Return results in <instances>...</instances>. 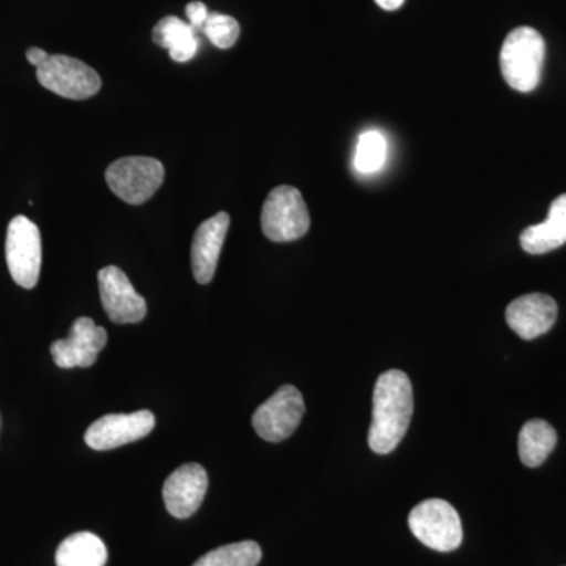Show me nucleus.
Here are the masks:
<instances>
[{
  "mask_svg": "<svg viewBox=\"0 0 566 566\" xmlns=\"http://www.w3.org/2000/svg\"><path fill=\"white\" fill-rule=\"evenodd\" d=\"M25 57H28L29 63H31V65L35 66L36 69V66H40L41 63L50 57V54H48L46 51L41 50V48H31V50L25 52Z\"/></svg>",
  "mask_w": 566,
  "mask_h": 566,
  "instance_id": "obj_23",
  "label": "nucleus"
},
{
  "mask_svg": "<svg viewBox=\"0 0 566 566\" xmlns=\"http://www.w3.org/2000/svg\"><path fill=\"white\" fill-rule=\"evenodd\" d=\"M311 229V214L303 196L293 186H277L264 200L262 230L274 243L300 240Z\"/></svg>",
  "mask_w": 566,
  "mask_h": 566,
  "instance_id": "obj_3",
  "label": "nucleus"
},
{
  "mask_svg": "<svg viewBox=\"0 0 566 566\" xmlns=\"http://www.w3.org/2000/svg\"><path fill=\"white\" fill-rule=\"evenodd\" d=\"M558 307L553 297L543 293L517 297L506 307L509 326L524 340H534L551 331L557 322Z\"/></svg>",
  "mask_w": 566,
  "mask_h": 566,
  "instance_id": "obj_13",
  "label": "nucleus"
},
{
  "mask_svg": "<svg viewBox=\"0 0 566 566\" xmlns=\"http://www.w3.org/2000/svg\"><path fill=\"white\" fill-rule=\"evenodd\" d=\"M230 216L226 211L200 223L192 240L191 262L196 281L207 285L214 277L222 245L229 232Z\"/></svg>",
  "mask_w": 566,
  "mask_h": 566,
  "instance_id": "obj_14",
  "label": "nucleus"
},
{
  "mask_svg": "<svg viewBox=\"0 0 566 566\" xmlns=\"http://www.w3.org/2000/svg\"><path fill=\"white\" fill-rule=\"evenodd\" d=\"M305 412L303 395L294 386H282L252 417L256 434L268 442H282L300 427Z\"/></svg>",
  "mask_w": 566,
  "mask_h": 566,
  "instance_id": "obj_8",
  "label": "nucleus"
},
{
  "mask_svg": "<svg viewBox=\"0 0 566 566\" xmlns=\"http://www.w3.org/2000/svg\"><path fill=\"white\" fill-rule=\"evenodd\" d=\"M103 307L112 323H139L147 315V303L120 268L106 266L98 273Z\"/></svg>",
  "mask_w": 566,
  "mask_h": 566,
  "instance_id": "obj_10",
  "label": "nucleus"
},
{
  "mask_svg": "<svg viewBox=\"0 0 566 566\" xmlns=\"http://www.w3.org/2000/svg\"><path fill=\"white\" fill-rule=\"evenodd\" d=\"M415 397L408 375L389 370L379 376L374 392V419L368 446L379 455L394 452L411 423Z\"/></svg>",
  "mask_w": 566,
  "mask_h": 566,
  "instance_id": "obj_1",
  "label": "nucleus"
},
{
  "mask_svg": "<svg viewBox=\"0 0 566 566\" xmlns=\"http://www.w3.org/2000/svg\"><path fill=\"white\" fill-rule=\"evenodd\" d=\"M107 344V333L87 316H81L71 326L70 335L51 346L52 359L61 368H88L98 359Z\"/></svg>",
  "mask_w": 566,
  "mask_h": 566,
  "instance_id": "obj_9",
  "label": "nucleus"
},
{
  "mask_svg": "<svg viewBox=\"0 0 566 566\" xmlns=\"http://www.w3.org/2000/svg\"><path fill=\"white\" fill-rule=\"evenodd\" d=\"M207 490L208 474L203 465H180L164 483L163 497L167 512L178 520L192 516L202 505Z\"/></svg>",
  "mask_w": 566,
  "mask_h": 566,
  "instance_id": "obj_12",
  "label": "nucleus"
},
{
  "mask_svg": "<svg viewBox=\"0 0 566 566\" xmlns=\"http://www.w3.org/2000/svg\"><path fill=\"white\" fill-rule=\"evenodd\" d=\"M208 9L207 6H205L203 2H199V0H196V2L188 3V7H186V17H188L189 24L192 25L193 29H203L205 22L208 20Z\"/></svg>",
  "mask_w": 566,
  "mask_h": 566,
  "instance_id": "obj_22",
  "label": "nucleus"
},
{
  "mask_svg": "<svg viewBox=\"0 0 566 566\" xmlns=\"http://www.w3.org/2000/svg\"><path fill=\"white\" fill-rule=\"evenodd\" d=\"M202 31L219 50H230L240 39L241 28L229 14L210 13Z\"/></svg>",
  "mask_w": 566,
  "mask_h": 566,
  "instance_id": "obj_21",
  "label": "nucleus"
},
{
  "mask_svg": "<svg viewBox=\"0 0 566 566\" xmlns=\"http://www.w3.org/2000/svg\"><path fill=\"white\" fill-rule=\"evenodd\" d=\"M546 44L542 33L517 28L509 33L501 50V71L513 91L534 92L542 81Z\"/></svg>",
  "mask_w": 566,
  "mask_h": 566,
  "instance_id": "obj_2",
  "label": "nucleus"
},
{
  "mask_svg": "<svg viewBox=\"0 0 566 566\" xmlns=\"http://www.w3.org/2000/svg\"><path fill=\"white\" fill-rule=\"evenodd\" d=\"M106 562V546L99 536L91 532H77L69 536L55 553L57 566H104Z\"/></svg>",
  "mask_w": 566,
  "mask_h": 566,
  "instance_id": "obj_17",
  "label": "nucleus"
},
{
  "mask_svg": "<svg viewBox=\"0 0 566 566\" xmlns=\"http://www.w3.org/2000/svg\"><path fill=\"white\" fill-rule=\"evenodd\" d=\"M153 41L169 51L170 59L178 63L192 61L199 52L196 29L177 17L163 18L153 29Z\"/></svg>",
  "mask_w": 566,
  "mask_h": 566,
  "instance_id": "obj_16",
  "label": "nucleus"
},
{
  "mask_svg": "<svg viewBox=\"0 0 566 566\" xmlns=\"http://www.w3.org/2000/svg\"><path fill=\"white\" fill-rule=\"evenodd\" d=\"M262 560V547L255 542L232 543L212 549L192 566H256Z\"/></svg>",
  "mask_w": 566,
  "mask_h": 566,
  "instance_id": "obj_19",
  "label": "nucleus"
},
{
  "mask_svg": "<svg viewBox=\"0 0 566 566\" xmlns=\"http://www.w3.org/2000/svg\"><path fill=\"white\" fill-rule=\"evenodd\" d=\"M387 158V142L379 132H367L357 140L354 169L370 175L382 169Z\"/></svg>",
  "mask_w": 566,
  "mask_h": 566,
  "instance_id": "obj_20",
  "label": "nucleus"
},
{
  "mask_svg": "<svg viewBox=\"0 0 566 566\" xmlns=\"http://www.w3.org/2000/svg\"><path fill=\"white\" fill-rule=\"evenodd\" d=\"M556 446L557 433L553 424L539 419L524 424L520 433V441H517L521 461L527 468H538L545 463L546 458L556 449Z\"/></svg>",
  "mask_w": 566,
  "mask_h": 566,
  "instance_id": "obj_18",
  "label": "nucleus"
},
{
  "mask_svg": "<svg viewBox=\"0 0 566 566\" xmlns=\"http://www.w3.org/2000/svg\"><path fill=\"white\" fill-rule=\"evenodd\" d=\"M409 528L419 542L439 553H450L463 542L460 515L449 502L430 499L409 513Z\"/></svg>",
  "mask_w": 566,
  "mask_h": 566,
  "instance_id": "obj_4",
  "label": "nucleus"
},
{
  "mask_svg": "<svg viewBox=\"0 0 566 566\" xmlns=\"http://www.w3.org/2000/svg\"><path fill=\"white\" fill-rule=\"evenodd\" d=\"M155 423L153 412L145 409L133 415H107L87 428L85 442L93 450L117 449L150 434Z\"/></svg>",
  "mask_w": 566,
  "mask_h": 566,
  "instance_id": "obj_11",
  "label": "nucleus"
},
{
  "mask_svg": "<svg viewBox=\"0 0 566 566\" xmlns=\"http://www.w3.org/2000/svg\"><path fill=\"white\" fill-rule=\"evenodd\" d=\"M566 244V193L551 203L545 222L527 227L521 233V248L532 255H542Z\"/></svg>",
  "mask_w": 566,
  "mask_h": 566,
  "instance_id": "obj_15",
  "label": "nucleus"
},
{
  "mask_svg": "<svg viewBox=\"0 0 566 566\" xmlns=\"http://www.w3.org/2000/svg\"><path fill=\"white\" fill-rule=\"evenodd\" d=\"M6 255L13 281L22 289H33L40 279L41 234L39 227L25 216L11 219Z\"/></svg>",
  "mask_w": 566,
  "mask_h": 566,
  "instance_id": "obj_7",
  "label": "nucleus"
},
{
  "mask_svg": "<svg viewBox=\"0 0 566 566\" xmlns=\"http://www.w3.org/2000/svg\"><path fill=\"white\" fill-rule=\"evenodd\" d=\"M382 10L386 11H395L400 9L403 6L405 0H375Z\"/></svg>",
  "mask_w": 566,
  "mask_h": 566,
  "instance_id": "obj_24",
  "label": "nucleus"
},
{
  "mask_svg": "<svg viewBox=\"0 0 566 566\" xmlns=\"http://www.w3.org/2000/svg\"><path fill=\"white\" fill-rule=\"evenodd\" d=\"M36 80L46 91L66 99L92 98L102 91V77L87 63L70 55H50L36 66Z\"/></svg>",
  "mask_w": 566,
  "mask_h": 566,
  "instance_id": "obj_6",
  "label": "nucleus"
},
{
  "mask_svg": "<svg viewBox=\"0 0 566 566\" xmlns=\"http://www.w3.org/2000/svg\"><path fill=\"white\" fill-rule=\"evenodd\" d=\"M166 177L163 163L145 156L117 159L106 170V181L118 199L129 205H142L150 200L161 188Z\"/></svg>",
  "mask_w": 566,
  "mask_h": 566,
  "instance_id": "obj_5",
  "label": "nucleus"
}]
</instances>
